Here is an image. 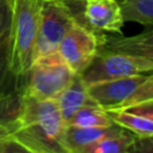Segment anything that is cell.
Segmentation results:
<instances>
[{"mask_svg":"<svg viewBox=\"0 0 153 153\" xmlns=\"http://www.w3.org/2000/svg\"><path fill=\"white\" fill-rule=\"evenodd\" d=\"M7 152H24V151L13 139L8 127L0 121V153H7Z\"/></svg>","mask_w":153,"mask_h":153,"instance_id":"e0dca14e","label":"cell"},{"mask_svg":"<svg viewBox=\"0 0 153 153\" xmlns=\"http://www.w3.org/2000/svg\"><path fill=\"white\" fill-rule=\"evenodd\" d=\"M42 0H13L10 37V73L18 87L33 62Z\"/></svg>","mask_w":153,"mask_h":153,"instance_id":"7a4b0ae2","label":"cell"},{"mask_svg":"<svg viewBox=\"0 0 153 153\" xmlns=\"http://www.w3.org/2000/svg\"><path fill=\"white\" fill-rule=\"evenodd\" d=\"M120 126L111 124L108 127H79L66 124L63 131V147L66 153H81L82 149L108 134L118 129Z\"/></svg>","mask_w":153,"mask_h":153,"instance_id":"7c38bea8","label":"cell"},{"mask_svg":"<svg viewBox=\"0 0 153 153\" xmlns=\"http://www.w3.org/2000/svg\"><path fill=\"white\" fill-rule=\"evenodd\" d=\"M13 0H0V96L12 91L8 85L17 84L10 73V37ZM14 90V88H13Z\"/></svg>","mask_w":153,"mask_h":153,"instance_id":"9c48e42d","label":"cell"},{"mask_svg":"<svg viewBox=\"0 0 153 153\" xmlns=\"http://www.w3.org/2000/svg\"><path fill=\"white\" fill-rule=\"evenodd\" d=\"M124 110L139 114V115L145 116L147 118H151L153 121V99H149V100H146V102L131 105V106H129V108H127Z\"/></svg>","mask_w":153,"mask_h":153,"instance_id":"d6986e66","label":"cell"},{"mask_svg":"<svg viewBox=\"0 0 153 153\" xmlns=\"http://www.w3.org/2000/svg\"><path fill=\"white\" fill-rule=\"evenodd\" d=\"M149 26L152 27L134 36L106 35L99 49L128 53L153 60V25Z\"/></svg>","mask_w":153,"mask_h":153,"instance_id":"30bf717a","label":"cell"},{"mask_svg":"<svg viewBox=\"0 0 153 153\" xmlns=\"http://www.w3.org/2000/svg\"><path fill=\"white\" fill-rule=\"evenodd\" d=\"M135 135L123 128H118L98 141L85 147L81 153H124L129 152Z\"/></svg>","mask_w":153,"mask_h":153,"instance_id":"4fadbf2b","label":"cell"},{"mask_svg":"<svg viewBox=\"0 0 153 153\" xmlns=\"http://www.w3.org/2000/svg\"><path fill=\"white\" fill-rule=\"evenodd\" d=\"M66 2H82L84 0H63Z\"/></svg>","mask_w":153,"mask_h":153,"instance_id":"ffe728a7","label":"cell"},{"mask_svg":"<svg viewBox=\"0 0 153 153\" xmlns=\"http://www.w3.org/2000/svg\"><path fill=\"white\" fill-rule=\"evenodd\" d=\"M153 72V60L121 51L99 49L91 65L80 74L86 86Z\"/></svg>","mask_w":153,"mask_h":153,"instance_id":"5b68a950","label":"cell"},{"mask_svg":"<svg viewBox=\"0 0 153 153\" xmlns=\"http://www.w3.org/2000/svg\"><path fill=\"white\" fill-rule=\"evenodd\" d=\"M76 74L57 51L36 59L24 78L23 91L37 99H55Z\"/></svg>","mask_w":153,"mask_h":153,"instance_id":"277c9868","label":"cell"},{"mask_svg":"<svg viewBox=\"0 0 153 153\" xmlns=\"http://www.w3.org/2000/svg\"><path fill=\"white\" fill-rule=\"evenodd\" d=\"M91 98L105 110L127 109L153 99V72L87 86Z\"/></svg>","mask_w":153,"mask_h":153,"instance_id":"3957f363","label":"cell"},{"mask_svg":"<svg viewBox=\"0 0 153 153\" xmlns=\"http://www.w3.org/2000/svg\"><path fill=\"white\" fill-rule=\"evenodd\" d=\"M76 22L98 33H122L124 18L118 0H84Z\"/></svg>","mask_w":153,"mask_h":153,"instance_id":"ba28073f","label":"cell"},{"mask_svg":"<svg viewBox=\"0 0 153 153\" xmlns=\"http://www.w3.org/2000/svg\"><path fill=\"white\" fill-rule=\"evenodd\" d=\"M105 36L75 22L63 36L56 51L68 67L80 75L96 57Z\"/></svg>","mask_w":153,"mask_h":153,"instance_id":"52a82bcc","label":"cell"},{"mask_svg":"<svg viewBox=\"0 0 153 153\" xmlns=\"http://www.w3.org/2000/svg\"><path fill=\"white\" fill-rule=\"evenodd\" d=\"M55 100L66 124L81 108L97 104L88 94L87 86L84 84L80 75H75L71 84L60 92Z\"/></svg>","mask_w":153,"mask_h":153,"instance_id":"8fae6325","label":"cell"},{"mask_svg":"<svg viewBox=\"0 0 153 153\" xmlns=\"http://www.w3.org/2000/svg\"><path fill=\"white\" fill-rule=\"evenodd\" d=\"M6 126L24 152L66 153V123L55 99H37L22 91L18 111Z\"/></svg>","mask_w":153,"mask_h":153,"instance_id":"6da1fadb","label":"cell"},{"mask_svg":"<svg viewBox=\"0 0 153 153\" xmlns=\"http://www.w3.org/2000/svg\"><path fill=\"white\" fill-rule=\"evenodd\" d=\"M129 152L133 153H153V135L135 137Z\"/></svg>","mask_w":153,"mask_h":153,"instance_id":"ac0fdd59","label":"cell"},{"mask_svg":"<svg viewBox=\"0 0 153 153\" xmlns=\"http://www.w3.org/2000/svg\"><path fill=\"white\" fill-rule=\"evenodd\" d=\"M124 22L153 25V0H118Z\"/></svg>","mask_w":153,"mask_h":153,"instance_id":"9a60e30c","label":"cell"},{"mask_svg":"<svg viewBox=\"0 0 153 153\" xmlns=\"http://www.w3.org/2000/svg\"><path fill=\"white\" fill-rule=\"evenodd\" d=\"M75 22V14L66 1L42 0L33 61L56 51L63 36Z\"/></svg>","mask_w":153,"mask_h":153,"instance_id":"8992f818","label":"cell"},{"mask_svg":"<svg viewBox=\"0 0 153 153\" xmlns=\"http://www.w3.org/2000/svg\"><path fill=\"white\" fill-rule=\"evenodd\" d=\"M67 124L79 126V127H108L114 124L106 110L98 104L86 105L81 108L71 118Z\"/></svg>","mask_w":153,"mask_h":153,"instance_id":"2e32d148","label":"cell"},{"mask_svg":"<svg viewBox=\"0 0 153 153\" xmlns=\"http://www.w3.org/2000/svg\"><path fill=\"white\" fill-rule=\"evenodd\" d=\"M106 112L115 124L133 133L136 137L153 135V121L151 118L124 109H110Z\"/></svg>","mask_w":153,"mask_h":153,"instance_id":"5bb4252c","label":"cell"}]
</instances>
